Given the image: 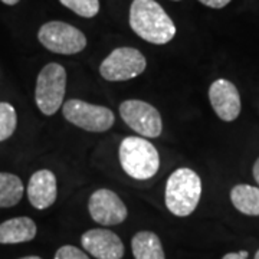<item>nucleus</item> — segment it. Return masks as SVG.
<instances>
[{
	"label": "nucleus",
	"instance_id": "obj_10",
	"mask_svg": "<svg viewBox=\"0 0 259 259\" xmlns=\"http://www.w3.org/2000/svg\"><path fill=\"white\" fill-rule=\"evenodd\" d=\"M209 100L213 111L221 120L231 122L241 114V95L235 83L228 79H216L209 88Z\"/></svg>",
	"mask_w": 259,
	"mask_h": 259
},
{
	"label": "nucleus",
	"instance_id": "obj_13",
	"mask_svg": "<svg viewBox=\"0 0 259 259\" xmlns=\"http://www.w3.org/2000/svg\"><path fill=\"white\" fill-rule=\"evenodd\" d=\"M36 223L30 218L19 216L9 221L0 223V243L12 245V243H23L30 242L36 236Z\"/></svg>",
	"mask_w": 259,
	"mask_h": 259
},
{
	"label": "nucleus",
	"instance_id": "obj_3",
	"mask_svg": "<svg viewBox=\"0 0 259 259\" xmlns=\"http://www.w3.org/2000/svg\"><path fill=\"white\" fill-rule=\"evenodd\" d=\"M118 156L122 170L136 180L151 179L160 167L157 148L141 137H125L121 141Z\"/></svg>",
	"mask_w": 259,
	"mask_h": 259
},
{
	"label": "nucleus",
	"instance_id": "obj_8",
	"mask_svg": "<svg viewBox=\"0 0 259 259\" xmlns=\"http://www.w3.org/2000/svg\"><path fill=\"white\" fill-rule=\"evenodd\" d=\"M120 114L122 121L143 137L156 139L163 131L160 112L148 102L140 100H127L121 102Z\"/></svg>",
	"mask_w": 259,
	"mask_h": 259
},
{
	"label": "nucleus",
	"instance_id": "obj_14",
	"mask_svg": "<svg viewBox=\"0 0 259 259\" xmlns=\"http://www.w3.org/2000/svg\"><path fill=\"white\" fill-rule=\"evenodd\" d=\"M131 249L136 259H166L161 241L154 232L136 233L131 239Z\"/></svg>",
	"mask_w": 259,
	"mask_h": 259
},
{
	"label": "nucleus",
	"instance_id": "obj_4",
	"mask_svg": "<svg viewBox=\"0 0 259 259\" xmlns=\"http://www.w3.org/2000/svg\"><path fill=\"white\" fill-rule=\"evenodd\" d=\"M66 88V71L62 65L52 62L42 68L36 79L35 101L45 115H54L62 105Z\"/></svg>",
	"mask_w": 259,
	"mask_h": 259
},
{
	"label": "nucleus",
	"instance_id": "obj_15",
	"mask_svg": "<svg viewBox=\"0 0 259 259\" xmlns=\"http://www.w3.org/2000/svg\"><path fill=\"white\" fill-rule=\"evenodd\" d=\"M232 204L243 214L259 216V187L238 185L231 190Z\"/></svg>",
	"mask_w": 259,
	"mask_h": 259
},
{
	"label": "nucleus",
	"instance_id": "obj_16",
	"mask_svg": "<svg viewBox=\"0 0 259 259\" xmlns=\"http://www.w3.org/2000/svg\"><path fill=\"white\" fill-rule=\"evenodd\" d=\"M23 192V183L16 175L0 173V207H12L18 204Z\"/></svg>",
	"mask_w": 259,
	"mask_h": 259
},
{
	"label": "nucleus",
	"instance_id": "obj_5",
	"mask_svg": "<svg viewBox=\"0 0 259 259\" xmlns=\"http://www.w3.org/2000/svg\"><path fill=\"white\" fill-rule=\"evenodd\" d=\"M37 39L48 51L61 55L79 54L87 47V37L79 29L59 20L45 23L37 32Z\"/></svg>",
	"mask_w": 259,
	"mask_h": 259
},
{
	"label": "nucleus",
	"instance_id": "obj_9",
	"mask_svg": "<svg viewBox=\"0 0 259 259\" xmlns=\"http://www.w3.org/2000/svg\"><path fill=\"white\" fill-rule=\"evenodd\" d=\"M88 210L94 221L102 226L120 225L127 219L128 214V210L118 194L108 189H100L91 194Z\"/></svg>",
	"mask_w": 259,
	"mask_h": 259
},
{
	"label": "nucleus",
	"instance_id": "obj_12",
	"mask_svg": "<svg viewBox=\"0 0 259 259\" xmlns=\"http://www.w3.org/2000/svg\"><path fill=\"white\" fill-rule=\"evenodd\" d=\"M56 194V177L51 170H37L32 175L28 185V199L35 209L44 210L52 206Z\"/></svg>",
	"mask_w": 259,
	"mask_h": 259
},
{
	"label": "nucleus",
	"instance_id": "obj_2",
	"mask_svg": "<svg viewBox=\"0 0 259 259\" xmlns=\"http://www.w3.org/2000/svg\"><path fill=\"white\" fill-rule=\"evenodd\" d=\"M202 196V180L192 168H177L166 183L164 202L167 209L179 218H186L196 210Z\"/></svg>",
	"mask_w": 259,
	"mask_h": 259
},
{
	"label": "nucleus",
	"instance_id": "obj_23",
	"mask_svg": "<svg viewBox=\"0 0 259 259\" xmlns=\"http://www.w3.org/2000/svg\"><path fill=\"white\" fill-rule=\"evenodd\" d=\"M2 2H3L5 5H8V6H15V5H18L20 0H2Z\"/></svg>",
	"mask_w": 259,
	"mask_h": 259
},
{
	"label": "nucleus",
	"instance_id": "obj_7",
	"mask_svg": "<svg viewBox=\"0 0 259 259\" xmlns=\"http://www.w3.org/2000/svg\"><path fill=\"white\" fill-rule=\"evenodd\" d=\"M62 114L71 124L91 133H104L111 128L115 121L110 108L81 100H68L64 102Z\"/></svg>",
	"mask_w": 259,
	"mask_h": 259
},
{
	"label": "nucleus",
	"instance_id": "obj_20",
	"mask_svg": "<svg viewBox=\"0 0 259 259\" xmlns=\"http://www.w3.org/2000/svg\"><path fill=\"white\" fill-rule=\"evenodd\" d=\"M199 2L203 3L207 8H212V9H222L226 5H229L232 0H199Z\"/></svg>",
	"mask_w": 259,
	"mask_h": 259
},
{
	"label": "nucleus",
	"instance_id": "obj_1",
	"mask_svg": "<svg viewBox=\"0 0 259 259\" xmlns=\"http://www.w3.org/2000/svg\"><path fill=\"white\" fill-rule=\"evenodd\" d=\"M130 26L154 45H166L176 35L175 22L156 0H134L130 8Z\"/></svg>",
	"mask_w": 259,
	"mask_h": 259
},
{
	"label": "nucleus",
	"instance_id": "obj_25",
	"mask_svg": "<svg viewBox=\"0 0 259 259\" xmlns=\"http://www.w3.org/2000/svg\"><path fill=\"white\" fill-rule=\"evenodd\" d=\"M255 259H259V249H258V252L255 253Z\"/></svg>",
	"mask_w": 259,
	"mask_h": 259
},
{
	"label": "nucleus",
	"instance_id": "obj_17",
	"mask_svg": "<svg viewBox=\"0 0 259 259\" xmlns=\"http://www.w3.org/2000/svg\"><path fill=\"white\" fill-rule=\"evenodd\" d=\"M18 125L16 110L9 102H0V141H5L13 136Z\"/></svg>",
	"mask_w": 259,
	"mask_h": 259
},
{
	"label": "nucleus",
	"instance_id": "obj_24",
	"mask_svg": "<svg viewBox=\"0 0 259 259\" xmlns=\"http://www.w3.org/2000/svg\"><path fill=\"white\" fill-rule=\"evenodd\" d=\"M20 259H42L40 256H36V255H30V256H23V258Z\"/></svg>",
	"mask_w": 259,
	"mask_h": 259
},
{
	"label": "nucleus",
	"instance_id": "obj_11",
	"mask_svg": "<svg viewBox=\"0 0 259 259\" xmlns=\"http://www.w3.org/2000/svg\"><path fill=\"white\" fill-rule=\"evenodd\" d=\"M81 245L97 259H121L124 245L120 236L108 229H90L81 236Z\"/></svg>",
	"mask_w": 259,
	"mask_h": 259
},
{
	"label": "nucleus",
	"instance_id": "obj_6",
	"mask_svg": "<svg viewBox=\"0 0 259 259\" xmlns=\"http://www.w3.org/2000/svg\"><path fill=\"white\" fill-rule=\"evenodd\" d=\"M147 61L136 48L122 47L114 49L102 61L100 74L107 81H128L146 71Z\"/></svg>",
	"mask_w": 259,
	"mask_h": 259
},
{
	"label": "nucleus",
	"instance_id": "obj_19",
	"mask_svg": "<svg viewBox=\"0 0 259 259\" xmlns=\"http://www.w3.org/2000/svg\"><path fill=\"white\" fill-rule=\"evenodd\" d=\"M55 259H90V256L72 245H64L56 250Z\"/></svg>",
	"mask_w": 259,
	"mask_h": 259
},
{
	"label": "nucleus",
	"instance_id": "obj_18",
	"mask_svg": "<svg viewBox=\"0 0 259 259\" xmlns=\"http://www.w3.org/2000/svg\"><path fill=\"white\" fill-rule=\"evenodd\" d=\"M65 8L82 18H94L100 12V0H59Z\"/></svg>",
	"mask_w": 259,
	"mask_h": 259
},
{
	"label": "nucleus",
	"instance_id": "obj_21",
	"mask_svg": "<svg viewBox=\"0 0 259 259\" xmlns=\"http://www.w3.org/2000/svg\"><path fill=\"white\" fill-rule=\"evenodd\" d=\"M248 252L246 250H241V252H231L226 253L222 259H248Z\"/></svg>",
	"mask_w": 259,
	"mask_h": 259
},
{
	"label": "nucleus",
	"instance_id": "obj_22",
	"mask_svg": "<svg viewBox=\"0 0 259 259\" xmlns=\"http://www.w3.org/2000/svg\"><path fill=\"white\" fill-rule=\"evenodd\" d=\"M252 173H253V179L256 180V183L259 185V158L256 160V161H255V164H253Z\"/></svg>",
	"mask_w": 259,
	"mask_h": 259
}]
</instances>
